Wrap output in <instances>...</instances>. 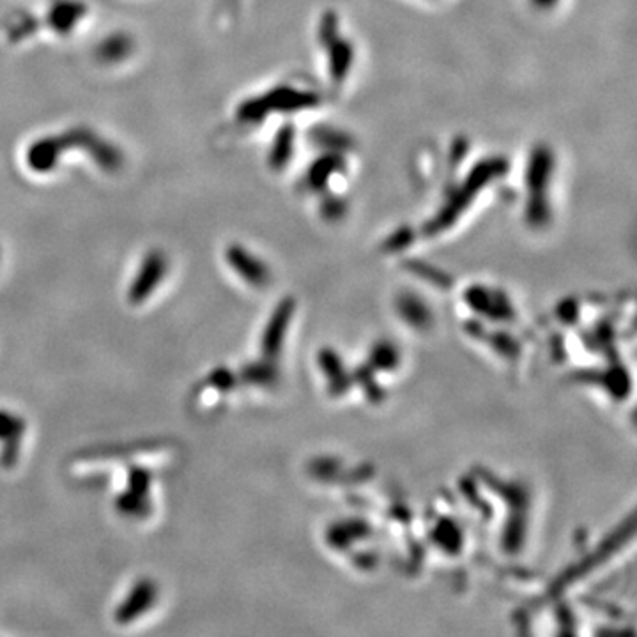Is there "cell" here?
Returning a JSON list of instances; mask_svg holds the SVG:
<instances>
[{"label": "cell", "mask_w": 637, "mask_h": 637, "mask_svg": "<svg viewBox=\"0 0 637 637\" xmlns=\"http://www.w3.org/2000/svg\"><path fill=\"white\" fill-rule=\"evenodd\" d=\"M342 169H344L342 154H339V152L324 154L322 158H318V162L308 171V186L312 190H322L328 184L329 177L337 174Z\"/></svg>", "instance_id": "obj_7"}, {"label": "cell", "mask_w": 637, "mask_h": 637, "mask_svg": "<svg viewBox=\"0 0 637 637\" xmlns=\"http://www.w3.org/2000/svg\"><path fill=\"white\" fill-rule=\"evenodd\" d=\"M165 275V259L160 252L149 254L144 266L141 267V273L137 275L133 287L130 290V299L133 303H142L147 296L160 284L162 277Z\"/></svg>", "instance_id": "obj_5"}, {"label": "cell", "mask_w": 637, "mask_h": 637, "mask_svg": "<svg viewBox=\"0 0 637 637\" xmlns=\"http://www.w3.org/2000/svg\"><path fill=\"white\" fill-rule=\"evenodd\" d=\"M318 96L314 92H305L298 89L280 88L275 89L267 96L259 98L256 101H248L241 107L239 117L243 120H261L262 117L267 116V112L278 110V112H296L303 109H312L318 107Z\"/></svg>", "instance_id": "obj_3"}, {"label": "cell", "mask_w": 637, "mask_h": 637, "mask_svg": "<svg viewBox=\"0 0 637 637\" xmlns=\"http://www.w3.org/2000/svg\"><path fill=\"white\" fill-rule=\"evenodd\" d=\"M156 595H158V590H156L152 580H139L133 586V590L130 591V595L120 602V606L117 609V621L119 623H130V621L137 620L139 616L145 614L151 609V606L154 604Z\"/></svg>", "instance_id": "obj_4"}, {"label": "cell", "mask_w": 637, "mask_h": 637, "mask_svg": "<svg viewBox=\"0 0 637 637\" xmlns=\"http://www.w3.org/2000/svg\"><path fill=\"white\" fill-rule=\"evenodd\" d=\"M337 37H339V18L333 11H328V13H324L320 26H318V39L324 47H328Z\"/></svg>", "instance_id": "obj_12"}, {"label": "cell", "mask_w": 637, "mask_h": 637, "mask_svg": "<svg viewBox=\"0 0 637 637\" xmlns=\"http://www.w3.org/2000/svg\"><path fill=\"white\" fill-rule=\"evenodd\" d=\"M328 50H329V75L335 84H342L352 66V58H354L352 45L346 39L337 37L328 45Z\"/></svg>", "instance_id": "obj_6"}, {"label": "cell", "mask_w": 637, "mask_h": 637, "mask_svg": "<svg viewBox=\"0 0 637 637\" xmlns=\"http://www.w3.org/2000/svg\"><path fill=\"white\" fill-rule=\"evenodd\" d=\"M292 147H294V130L292 126H284V130H280V133L277 135V141L271 151V165L275 169H282L289 163L290 156H292Z\"/></svg>", "instance_id": "obj_9"}, {"label": "cell", "mask_w": 637, "mask_h": 637, "mask_svg": "<svg viewBox=\"0 0 637 637\" xmlns=\"http://www.w3.org/2000/svg\"><path fill=\"white\" fill-rule=\"evenodd\" d=\"M229 261L232 267L241 273L248 282H262L266 278V269L261 262L254 257H250L248 252H245L243 248H232L229 252Z\"/></svg>", "instance_id": "obj_8"}, {"label": "cell", "mask_w": 637, "mask_h": 637, "mask_svg": "<svg viewBox=\"0 0 637 637\" xmlns=\"http://www.w3.org/2000/svg\"><path fill=\"white\" fill-rule=\"evenodd\" d=\"M508 169V162L505 158H491L486 160L482 163H478L471 174L467 175V179L463 184L457 188V192L452 195V199L448 204L441 209V213L437 214L434 222L431 224V232H439L446 229L452 222H455L464 209L469 204L475 201V197L493 181L501 175L506 174Z\"/></svg>", "instance_id": "obj_1"}, {"label": "cell", "mask_w": 637, "mask_h": 637, "mask_svg": "<svg viewBox=\"0 0 637 637\" xmlns=\"http://www.w3.org/2000/svg\"><path fill=\"white\" fill-rule=\"evenodd\" d=\"M314 141L318 145L329 149V151H344L350 145V141L342 131H337V130H331V128H324V126L314 130Z\"/></svg>", "instance_id": "obj_10"}, {"label": "cell", "mask_w": 637, "mask_h": 637, "mask_svg": "<svg viewBox=\"0 0 637 637\" xmlns=\"http://www.w3.org/2000/svg\"><path fill=\"white\" fill-rule=\"evenodd\" d=\"M531 2H533V5L538 7V9H550L552 5L558 4V0H531Z\"/></svg>", "instance_id": "obj_13"}, {"label": "cell", "mask_w": 637, "mask_h": 637, "mask_svg": "<svg viewBox=\"0 0 637 637\" xmlns=\"http://www.w3.org/2000/svg\"><path fill=\"white\" fill-rule=\"evenodd\" d=\"M26 425L22 418L16 414H11L7 411H0V437H15L20 441V435L24 433Z\"/></svg>", "instance_id": "obj_11"}, {"label": "cell", "mask_w": 637, "mask_h": 637, "mask_svg": "<svg viewBox=\"0 0 637 637\" xmlns=\"http://www.w3.org/2000/svg\"><path fill=\"white\" fill-rule=\"evenodd\" d=\"M554 171V156L546 145H538L527 163V220L533 225H544L549 220V203H548V186Z\"/></svg>", "instance_id": "obj_2"}]
</instances>
